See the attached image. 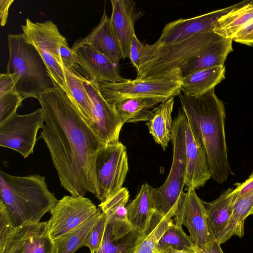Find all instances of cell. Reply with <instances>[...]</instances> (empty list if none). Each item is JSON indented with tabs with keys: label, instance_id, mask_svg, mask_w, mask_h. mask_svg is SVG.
Segmentation results:
<instances>
[{
	"label": "cell",
	"instance_id": "obj_1",
	"mask_svg": "<svg viewBox=\"0 0 253 253\" xmlns=\"http://www.w3.org/2000/svg\"><path fill=\"white\" fill-rule=\"evenodd\" d=\"M44 116L39 138L49 152L60 184L71 195H99L95 161L105 145L59 87L49 88L38 98Z\"/></svg>",
	"mask_w": 253,
	"mask_h": 253
},
{
	"label": "cell",
	"instance_id": "obj_2",
	"mask_svg": "<svg viewBox=\"0 0 253 253\" xmlns=\"http://www.w3.org/2000/svg\"><path fill=\"white\" fill-rule=\"evenodd\" d=\"M232 42L212 31L176 43L144 44L137 78L164 77L179 83L197 71L224 66L233 50Z\"/></svg>",
	"mask_w": 253,
	"mask_h": 253
},
{
	"label": "cell",
	"instance_id": "obj_3",
	"mask_svg": "<svg viewBox=\"0 0 253 253\" xmlns=\"http://www.w3.org/2000/svg\"><path fill=\"white\" fill-rule=\"evenodd\" d=\"M187 122L207 154L211 178L218 184L226 181L231 170L225 134V109L214 88L197 96L178 95Z\"/></svg>",
	"mask_w": 253,
	"mask_h": 253
},
{
	"label": "cell",
	"instance_id": "obj_4",
	"mask_svg": "<svg viewBox=\"0 0 253 253\" xmlns=\"http://www.w3.org/2000/svg\"><path fill=\"white\" fill-rule=\"evenodd\" d=\"M0 205L14 227L40 222L58 202L44 176H15L0 171Z\"/></svg>",
	"mask_w": 253,
	"mask_h": 253
},
{
	"label": "cell",
	"instance_id": "obj_5",
	"mask_svg": "<svg viewBox=\"0 0 253 253\" xmlns=\"http://www.w3.org/2000/svg\"><path fill=\"white\" fill-rule=\"evenodd\" d=\"M7 43L6 73L14 75L15 90L24 99H38L43 91L54 87L42 57L34 46L25 42L22 33L8 34Z\"/></svg>",
	"mask_w": 253,
	"mask_h": 253
},
{
	"label": "cell",
	"instance_id": "obj_6",
	"mask_svg": "<svg viewBox=\"0 0 253 253\" xmlns=\"http://www.w3.org/2000/svg\"><path fill=\"white\" fill-rule=\"evenodd\" d=\"M186 120L184 113L179 109L173 121L171 140L173 144V159L170 170L164 184L159 188H154L155 211L163 216H174L184 193Z\"/></svg>",
	"mask_w": 253,
	"mask_h": 253
},
{
	"label": "cell",
	"instance_id": "obj_7",
	"mask_svg": "<svg viewBox=\"0 0 253 253\" xmlns=\"http://www.w3.org/2000/svg\"><path fill=\"white\" fill-rule=\"evenodd\" d=\"M21 29L25 42L34 46L42 57L54 87H60L67 94L64 65L60 55L61 46L67 39L51 20L34 22L27 18Z\"/></svg>",
	"mask_w": 253,
	"mask_h": 253
},
{
	"label": "cell",
	"instance_id": "obj_8",
	"mask_svg": "<svg viewBox=\"0 0 253 253\" xmlns=\"http://www.w3.org/2000/svg\"><path fill=\"white\" fill-rule=\"evenodd\" d=\"M100 91L111 106L135 98L168 99L181 92L179 83L168 78L126 79L123 82L99 84Z\"/></svg>",
	"mask_w": 253,
	"mask_h": 253
},
{
	"label": "cell",
	"instance_id": "obj_9",
	"mask_svg": "<svg viewBox=\"0 0 253 253\" xmlns=\"http://www.w3.org/2000/svg\"><path fill=\"white\" fill-rule=\"evenodd\" d=\"M128 170L126 146L121 142L104 145L98 151L95 173L99 195L103 202L122 188Z\"/></svg>",
	"mask_w": 253,
	"mask_h": 253
},
{
	"label": "cell",
	"instance_id": "obj_10",
	"mask_svg": "<svg viewBox=\"0 0 253 253\" xmlns=\"http://www.w3.org/2000/svg\"><path fill=\"white\" fill-rule=\"evenodd\" d=\"M44 125L41 108L26 115L15 114L0 124V146L13 150L26 158L33 154L39 129Z\"/></svg>",
	"mask_w": 253,
	"mask_h": 253
},
{
	"label": "cell",
	"instance_id": "obj_11",
	"mask_svg": "<svg viewBox=\"0 0 253 253\" xmlns=\"http://www.w3.org/2000/svg\"><path fill=\"white\" fill-rule=\"evenodd\" d=\"M99 208L88 198L82 196H64L50 211L48 221L50 237L53 240L82 225Z\"/></svg>",
	"mask_w": 253,
	"mask_h": 253
},
{
	"label": "cell",
	"instance_id": "obj_12",
	"mask_svg": "<svg viewBox=\"0 0 253 253\" xmlns=\"http://www.w3.org/2000/svg\"><path fill=\"white\" fill-rule=\"evenodd\" d=\"M173 220L185 226L192 240L201 247L215 240L203 201L192 188L184 193Z\"/></svg>",
	"mask_w": 253,
	"mask_h": 253
},
{
	"label": "cell",
	"instance_id": "obj_13",
	"mask_svg": "<svg viewBox=\"0 0 253 253\" xmlns=\"http://www.w3.org/2000/svg\"><path fill=\"white\" fill-rule=\"evenodd\" d=\"M47 224L40 221L15 227L0 247V253H57Z\"/></svg>",
	"mask_w": 253,
	"mask_h": 253
},
{
	"label": "cell",
	"instance_id": "obj_14",
	"mask_svg": "<svg viewBox=\"0 0 253 253\" xmlns=\"http://www.w3.org/2000/svg\"><path fill=\"white\" fill-rule=\"evenodd\" d=\"M83 84L93 106L91 128L104 144L118 142L120 133L125 123L102 95L99 84L85 78Z\"/></svg>",
	"mask_w": 253,
	"mask_h": 253
},
{
	"label": "cell",
	"instance_id": "obj_15",
	"mask_svg": "<svg viewBox=\"0 0 253 253\" xmlns=\"http://www.w3.org/2000/svg\"><path fill=\"white\" fill-rule=\"evenodd\" d=\"M238 3L194 17L180 18L167 23L156 42L168 44L176 43L196 35L212 31L213 25L221 17L236 7Z\"/></svg>",
	"mask_w": 253,
	"mask_h": 253
},
{
	"label": "cell",
	"instance_id": "obj_16",
	"mask_svg": "<svg viewBox=\"0 0 253 253\" xmlns=\"http://www.w3.org/2000/svg\"><path fill=\"white\" fill-rule=\"evenodd\" d=\"M72 49L86 79L99 84L120 83L126 79L121 75L118 65L91 46L75 42Z\"/></svg>",
	"mask_w": 253,
	"mask_h": 253
},
{
	"label": "cell",
	"instance_id": "obj_17",
	"mask_svg": "<svg viewBox=\"0 0 253 253\" xmlns=\"http://www.w3.org/2000/svg\"><path fill=\"white\" fill-rule=\"evenodd\" d=\"M186 170L185 186L186 190L203 187L211 178L205 150L198 136L194 132L187 119L184 126Z\"/></svg>",
	"mask_w": 253,
	"mask_h": 253
},
{
	"label": "cell",
	"instance_id": "obj_18",
	"mask_svg": "<svg viewBox=\"0 0 253 253\" xmlns=\"http://www.w3.org/2000/svg\"><path fill=\"white\" fill-rule=\"evenodd\" d=\"M110 19L113 32L119 42L122 59L129 57L132 37L135 34L134 25L143 13L139 11L132 0H111Z\"/></svg>",
	"mask_w": 253,
	"mask_h": 253
},
{
	"label": "cell",
	"instance_id": "obj_19",
	"mask_svg": "<svg viewBox=\"0 0 253 253\" xmlns=\"http://www.w3.org/2000/svg\"><path fill=\"white\" fill-rule=\"evenodd\" d=\"M75 42L91 46L118 66L121 59H122L120 46L105 8L98 24L86 37L77 40Z\"/></svg>",
	"mask_w": 253,
	"mask_h": 253
},
{
	"label": "cell",
	"instance_id": "obj_20",
	"mask_svg": "<svg viewBox=\"0 0 253 253\" xmlns=\"http://www.w3.org/2000/svg\"><path fill=\"white\" fill-rule=\"evenodd\" d=\"M129 195L127 188L123 187L118 192L98 205L110 223L113 234L121 237L132 229L128 218L126 205Z\"/></svg>",
	"mask_w": 253,
	"mask_h": 253
},
{
	"label": "cell",
	"instance_id": "obj_21",
	"mask_svg": "<svg viewBox=\"0 0 253 253\" xmlns=\"http://www.w3.org/2000/svg\"><path fill=\"white\" fill-rule=\"evenodd\" d=\"M224 66H217L195 72L181 79V91L189 96H197L214 89L225 79Z\"/></svg>",
	"mask_w": 253,
	"mask_h": 253
},
{
	"label": "cell",
	"instance_id": "obj_22",
	"mask_svg": "<svg viewBox=\"0 0 253 253\" xmlns=\"http://www.w3.org/2000/svg\"><path fill=\"white\" fill-rule=\"evenodd\" d=\"M154 188L148 183L141 186L137 195L126 207L128 219L133 229L144 234L155 211Z\"/></svg>",
	"mask_w": 253,
	"mask_h": 253
},
{
	"label": "cell",
	"instance_id": "obj_23",
	"mask_svg": "<svg viewBox=\"0 0 253 253\" xmlns=\"http://www.w3.org/2000/svg\"><path fill=\"white\" fill-rule=\"evenodd\" d=\"M174 97L159 104L153 109V114L146 125L155 142L165 150L171 140L173 121L171 114Z\"/></svg>",
	"mask_w": 253,
	"mask_h": 253
},
{
	"label": "cell",
	"instance_id": "obj_24",
	"mask_svg": "<svg viewBox=\"0 0 253 253\" xmlns=\"http://www.w3.org/2000/svg\"><path fill=\"white\" fill-rule=\"evenodd\" d=\"M253 21V0L243 1L218 19L213 25L212 31L225 38L232 39Z\"/></svg>",
	"mask_w": 253,
	"mask_h": 253
},
{
	"label": "cell",
	"instance_id": "obj_25",
	"mask_svg": "<svg viewBox=\"0 0 253 253\" xmlns=\"http://www.w3.org/2000/svg\"><path fill=\"white\" fill-rule=\"evenodd\" d=\"M233 190V188L227 189L212 202L203 201L209 223L216 240L226 227L232 215L234 206Z\"/></svg>",
	"mask_w": 253,
	"mask_h": 253
},
{
	"label": "cell",
	"instance_id": "obj_26",
	"mask_svg": "<svg viewBox=\"0 0 253 253\" xmlns=\"http://www.w3.org/2000/svg\"><path fill=\"white\" fill-rule=\"evenodd\" d=\"M64 71L68 88L67 95L91 127L93 122V106L83 84L85 77L65 66Z\"/></svg>",
	"mask_w": 253,
	"mask_h": 253
},
{
	"label": "cell",
	"instance_id": "obj_27",
	"mask_svg": "<svg viewBox=\"0 0 253 253\" xmlns=\"http://www.w3.org/2000/svg\"><path fill=\"white\" fill-rule=\"evenodd\" d=\"M166 100L159 98H130L117 103L112 106L124 123H136L148 121L156 105Z\"/></svg>",
	"mask_w": 253,
	"mask_h": 253
},
{
	"label": "cell",
	"instance_id": "obj_28",
	"mask_svg": "<svg viewBox=\"0 0 253 253\" xmlns=\"http://www.w3.org/2000/svg\"><path fill=\"white\" fill-rule=\"evenodd\" d=\"M251 215H253V190L239 198L235 203L228 223L216 240L217 242L221 245L233 236L243 237L245 221Z\"/></svg>",
	"mask_w": 253,
	"mask_h": 253
},
{
	"label": "cell",
	"instance_id": "obj_29",
	"mask_svg": "<svg viewBox=\"0 0 253 253\" xmlns=\"http://www.w3.org/2000/svg\"><path fill=\"white\" fill-rule=\"evenodd\" d=\"M143 235L133 228L123 236H116L107 220L102 241L95 253H134Z\"/></svg>",
	"mask_w": 253,
	"mask_h": 253
},
{
	"label": "cell",
	"instance_id": "obj_30",
	"mask_svg": "<svg viewBox=\"0 0 253 253\" xmlns=\"http://www.w3.org/2000/svg\"><path fill=\"white\" fill-rule=\"evenodd\" d=\"M76 229L53 240L57 253H74L84 246L85 240L102 212L101 209Z\"/></svg>",
	"mask_w": 253,
	"mask_h": 253
},
{
	"label": "cell",
	"instance_id": "obj_31",
	"mask_svg": "<svg viewBox=\"0 0 253 253\" xmlns=\"http://www.w3.org/2000/svg\"><path fill=\"white\" fill-rule=\"evenodd\" d=\"M195 243L183 231L182 225L172 222L169 225L159 239L155 253L169 248L179 251H195Z\"/></svg>",
	"mask_w": 253,
	"mask_h": 253
},
{
	"label": "cell",
	"instance_id": "obj_32",
	"mask_svg": "<svg viewBox=\"0 0 253 253\" xmlns=\"http://www.w3.org/2000/svg\"><path fill=\"white\" fill-rule=\"evenodd\" d=\"M172 221L173 217L155 212L134 253H155L159 239Z\"/></svg>",
	"mask_w": 253,
	"mask_h": 253
},
{
	"label": "cell",
	"instance_id": "obj_33",
	"mask_svg": "<svg viewBox=\"0 0 253 253\" xmlns=\"http://www.w3.org/2000/svg\"><path fill=\"white\" fill-rule=\"evenodd\" d=\"M23 100L15 90L0 97V124L17 113Z\"/></svg>",
	"mask_w": 253,
	"mask_h": 253
},
{
	"label": "cell",
	"instance_id": "obj_34",
	"mask_svg": "<svg viewBox=\"0 0 253 253\" xmlns=\"http://www.w3.org/2000/svg\"><path fill=\"white\" fill-rule=\"evenodd\" d=\"M107 218L103 212H101L98 219L87 235L84 246L87 247L91 253H95L102 241L106 226Z\"/></svg>",
	"mask_w": 253,
	"mask_h": 253
},
{
	"label": "cell",
	"instance_id": "obj_35",
	"mask_svg": "<svg viewBox=\"0 0 253 253\" xmlns=\"http://www.w3.org/2000/svg\"><path fill=\"white\" fill-rule=\"evenodd\" d=\"M14 228L5 209L0 205V247Z\"/></svg>",
	"mask_w": 253,
	"mask_h": 253
},
{
	"label": "cell",
	"instance_id": "obj_36",
	"mask_svg": "<svg viewBox=\"0 0 253 253\" xmlns=\"http://www.w3.org/2000/svg\"><path fill=\"white\" fill-rule=\"evenodd\" d=\"M60 55L64 66L80 73L81 69L77 62L76 55L72 48L69 47L67 42L61 46Z\"/></svg>",
	"mask_w": 253,
	"mask_h": 253
},
{
	"label": "cell",
	"instance_id": "obj_37",
	"mask_svg": "<svg viewBox=\"0 0 253 253\" xmlns=\"http://www.w3.org/2000/svg\"><path fill=\"white\" fill-rule=\"evenodd\" d=\"M144 44L134 35L131 42L129 58L134 67L137 70L139 67L140 59Z\"/></svg>",
	"mask_w": 253,
	"mask_h": 253
},
{
	"label": "cell",
	"instance_id": "obj_38",
	"mask_svg": "<svg viewBox=\"0 0 253 253\" xmlns=\"http://www.w3.org/2000/svg\"><path fill=\"white\" fill-rule=\"evenodd\" d=\"M234 185L235 188H233L232 191L234 205L239 198L253 190V172L245 181L242 183H236Z\"/></svg>",
	"mask_w": 253,
	"mask_h": 253
},
{
	"label": "cell",
	"instance_id": "obj_39",
	"mask_svg": "<svg viewBox=\"0 0 253 253\" xmlns=\"http://www.w3.org/2000/svg\"><path fill=\"white\" fill-rule=\"evenodd\" d=\"M17 80L13 74H0V97L15 90Z\"/></svg>",
	"mask_w": 253,
	"mask_h": 253
},
{
	"label": "cell",
	"instance_id": "obj_40",
	"mask_svg": "<svg viewBox=\"0 0 253 253\" xmlns=\"http://www.w3.org/2000/svg\"><path fill=\"white\" fill-rule=\"evenodd\" d=\"M232 40L241 44L253 46V21L250 22L244 29L238 32L232 39Z\"/></svg>",
	"mask_w": 253,
	"mask_h": 253
},
{
	"label": "cell",
	"instance_id": "obj_41",
	"mask_svg": "<svg viewBox=\"0 0 253 253\" xmlns=\"http://www.w3.org/2000/svg\"><path fill=\"white\" fill-rule=\"evenodd\" d=\"M13 1L14 0H0V20L1 26H4L7 22L9 9Z\"/></svg>",
	"mask_w": 253,
	"mask_h": 253
},
{
	"label": "cell",
	"instance_id": "obj_42",
	"mask_svg": "<svg viewBox=\"0 0 253 253\" xmlns=\"http://www.w3.org/2000/svg\"><path fill=\"white\" fill-rule=\"evenodd\" d=\"M201 248L205 253H224L221 248L220 245L215 239L212 240L205 246Z\"/></svg>",
	"mask_w": 253,
	"mask_h": 253
},
{
	"label": "cell",
	"instance_id": "obj_43",
	"mask_svg": "<svg viewBox=\"0 0 253 253\" xmlns=\"http://www.w3.org/2000/svg\"><path fill=\"white\" fill-rule=\"evenodd\" d=\"M196 253L195 251H179L174 250L171 248L167 249L165 250H164L162 252H159V253Z\"/></svg>",
	"mask_w": 253,
	"mask_h": 253
},
{
	"label": "cell",
	"instance_id": "obj_44",
	"mask_svg": "<svg viewBox=\"0 0 253 253\" xmlns=\"http://www.w3.org/2000/svg\"><path fill=\"white\" fill-rule=\"evenodd\" d=\"M195 249L196 253H205L202 248L195 244Z\"/></svg>",
	"mask_w": 253,
	"mask_h": 253
}]
</instances>
